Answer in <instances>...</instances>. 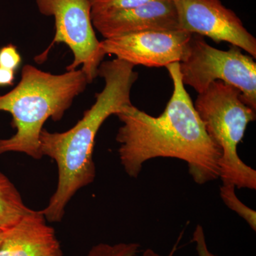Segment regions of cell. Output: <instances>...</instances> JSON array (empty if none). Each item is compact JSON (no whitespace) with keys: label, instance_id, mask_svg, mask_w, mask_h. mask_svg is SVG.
Instances as JSON below:
<instances>
[{"label":"cell","instance_id":"6da1fadb","mask_svg":"<svg viewBox=\"0 0 256 256\" xmlns=\"http://www.w3.org/2000/svg\"><path fill=\"white\" fill-rule=\"evenodd\" d=\"M173 92L164 112L154 117L136 106L116 114L122 122L116 136L118 156L126 174L138 178L144 163L158 158H174L188 164L197 184L220 178L222 151L207 134L182 79L180 63L166 66Z\"/></svg>","mask_w":256,"mask_h":256},{"label":"cell","instance_id":"7a4b0ae2","mask_svg":"<svg viewBox=\"0 0 256 256\" xmlns=\"http://www.w3.org/2000/svg\"><path fill=\"white\" fill-rule=\"evenodd\" d=\"M134 66L114 58L102 62L98 76L105 86L96 94V102L84 112L73 128L63 132L42 130L40 149L42 156L54 160L58 168L56 190L42 210L50 222H62L66 207L80 188L94 182L96 166L92 154L96 134L106 120L131 105V89L138 78Z\"/></svg>","mask_w":256,"mask_h":256},{"label":"cell","instance_id":"3957f363","mask_svg":"<svg viewBox=\"0 0 256 256\" xmlns=\"http://www.w3.org/2000/svg\"><path fill=\"white\" fill-rule=\"evenodd\" d=\"M88 84L80 69L53 74L30 64L23 66L18 86L0 95V111L11 114L12 126L16 129L14 136L0 139V154L20 152L41 159L40 138L45 122L63 118Z\"/></svg>","mask_w":256,"mask_h":256},{"label":"cell","instance_id":"277c9868","mask_svg":"<svg viewBox=\"0 0 256 256\" xmlns=\"http://www.w3.org/2000/svg\"><path fill=\"white\" fill-rule=\"evenodd\" d=\"M242 97L237 88L216 80L198 94L194 106L207 134L222 151V182L233 184L238 190H256V171L240 159L237 151L248 126L256 117V110L246 105Z\"/></svg>","mask_w":256,"mask_h":256},{"label":"cell","instance_id":"5b68a950","mask_svg":"<svg viewBox=\"0 0 256 256\" xmlns=\"http://www.w3.org/2000/svg\"><path fill=\"white\" fill-rule=\"evenodd\" d=\"M184 85L198 94L212 82L222 80L240 90L246 105L256 110V63L238 47L223 50L210 46L204 36L192 34L188 54L180 63Z\"/></svg>","mask_w":256,"mask_h":256},{"label":"cell","instance_id":"8992f818","mask_svg":"<svg viewBox=\"0 0 256 256\" xmlns=\"http://www.w3.org/2000/svg\"><path fill=\"white\" fill-rule=\"evenodd\" d=\"M41 14L53 16L55 36L50 46L37 56V63H44L55 44H64L74 55L73 62L67 70H80L92 84L98 76L99 66L104 56L101 54L100 42L94 32L92 18V6L89 0H36Z\"/></svg>","mask_w":256,"mask_h":256},{"label":"cell","instance_id":"52a82bcc","mask_svg":"<svg viewBox=\"0 0 256 256\" xmlns=\"http://www.w3.org/2000/svg\"><path fill=\"white\" fill-rule=\"evenodd\" d=\"M180 30L228 42L256 58V38L220 0H172Z\"/></svg>","mask_w":256,"mask_h":256},{"label":"cell","instance_id":"ba28073f","mask_svg":"<svg viewBox=\"0 0 256 256\" xmlns=\"http://www.w3.org/2000/svg\"><path fill=\"white\" fill-rule=\"evenodd\" d=\"M192 34L182 30L138 32L106 38L99 48L104 56L114 55L134 66L160 68L184 60Z\"/></svg>","mask_w":256,"mask_h":256},{"label":"cell","instance_id":"9c48e42d","mask_svg":"<svg viewBox=\"0 0 256 256\" xmlns=\"http://www.w3.org/2000/svg\"><path fill=\"white\" fill-rule=\"evenodd\" d=\"M94 28L106 38L146 31L180 30L172 0H154L129 8L92 13Z\"/></svg>","mask_w":256,"mask_h":256},{"label":"cell","instance_id":"30bf717a","mask_svg":"<svg viewBox=\"0 0 256 256\" xmlns=\"http://www.w3.org/2000/svg\"><path fill=\"white\" fill-rule=\"evenodd\" d=\"M0 256H62V250L42 210H32L3 232Z\"/></svg>","mask_w":256,"mask_h":256},{"label":"cell","instance_id":"8fae6325","mask_svg":"<svg viewBox=\"0 0 256 256\" xmlns=\"http://www.w3.org/2000/svg\"><path fill=\"white\" fill-rule=\"evenodd\" d=\"M32 210L24 203L14 184L0 170V230L11 228Z\"/></svg>","mask_w":256,"mask_h":256},{"label":"cell","instance_id":"7c38bea8","mask_svg":"<svg viewBox=\"0 0 256 256\" xmlns=\"http://www.w3.org/2000/svg\"><path fill=\"white\" fill-rule=\"evenodd\" d=\"M182 233L173 246L169 254L165 256H175ZM140 245L137 242H120L116 244H98L89 250L87 256H136L140 252ZM142 256H161L152 249H146Z\"/></svg>","mask_w":256,"mask_h":256},{"label":"cell","instance_id":"4fadbf2b","mask_svg":"<svg viewBox=\"0 0 256 256\" xmlns=\"http://www.w3.org/2000/svg\"><path fill=\"white\" fill-rule=\"evenodd\" d=\"M222 201L228 208L234 210L245 220L252 230H256V212L244 204L236 194V186L233 184L222 183L220 190Z\"/></svg>","mask_w":256,"mask_h":256},{"label":"cell","instance_id":"5bb4252c","mask_svg":"<svg viewBox=\"0 0 256 256\" xmlns=\"http://www.w3.org/2000/svg\"><path fill=\"white\" fill-rule=\"evenodd\" d=\"M89 1L92 6V13H98L136 8L154 0H89Z\"/></svg>","mask_w":256,"mask_h":256},{"label":"cell","instance_id":"9a60e30c","mask_svg":"<svg viewBox=\"0 0 256 256\" xmlns=\"http://www.w3.org/2000/svg\"><path fill=\"white\" fill-rule=\"evenodd\" d=\"M22 63V57L18 48L8 44L0 48V67L16 72Z\"/></svg>","mask_w":256,"mask_h":256},{"label":"cell","instance_id":"2e32d148","mask_svg":"<svg viewBox=\"0 0 256 256\" xmlns=\"http://www.w3.org/2000/svg\"><path fill=\"white\" fill-rule=\"evenodd\" d=\"M192 242L195 244L198 256H217L210 252L205 237L204 230L201 225L198 224L192 236Z\"/></svg>","mask_w":256,"mask_h":256},{"label":"cell","instance_id":"e0dca14e","mask_svg":"<svg viewBox=\"0 0 256 256\" xmlns=\"http://www.w3.org/2000/svg\"><path fill=\"white\" fill-rule=\"evenodd\" d=\"M15 72L0 67V86L14 85Z\"/></svg>","mask_w":256,"mask_h":256},{"label":"cell","instance_id":"ac0fdd59","mask_svg":"<svg viewBox=\"0 0 256 256\" xmlns=\"http://www.w3.org/2000/svg\"><path fill=\"white\" fill-rule=\"evenodd\" d=\"M3 232L0 230V244H1L2 239Z\"/></svg>","mask_w":256,"mask_h":256}]
</instances>
